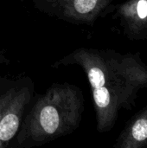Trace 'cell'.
<instances>
[{"mask_svg": "<svg viewBox=\"0 0 147 148\" xmlns=\"http://www.w3.org/2000/svg\"><path fill=\"white\" fill-rule=\"evenodd\" d=\"M84 110L85 98L79 87L52 84L26 112L13 147H40L71 134L79 127Z\"/></svg>", "mask_w": 147, "mask_h": 148, "instance_id": "obj_1", "label": "cell"}, {"mask_svg": "<svg viewBox=\"0 0 147 148\" xmlns=\"http://www.w3.org/2000/svg\"><path fill=\"white\" fill-rule=\"evenodd\" d=\"M35 86L29 77L13 82L0 92V148L14 141L32 101Z\"/></svg>", "mask_w": 147, "mask_h": 148, "instance_id": "obj_2", "label": "cell"}, {"mask_svg": "<svg viewBox=\"0 0 147 148\" xmlns=\"http://www.w3.org/2000/svg\"><path fill=\"white\" fill-rule=\"evenodd\" d=\"M39 11L72 24L93 25L116 0H30Z\"/></svg>", "mask_w": 147, "mask_h": 148, "instance_id": "obj_3", "label": "cell"}, {"mask_svg": "<svg viewBox=\"0 0 147 148\" xmlns=\"http://www.w3.org/2000/svg\"><path fill=\"white\" fill-rule=\"evenodd\" d=\"M125 36L130 40L147 38V0H126L123 3L112 6Z\"/></svg>", "mask_w": 147, "mask_h": 148, "instance_id": "obj_4", "label": "cell"}, {"mask_svg": "<svg viewBox=\"0 0 147 148\" xmlns=\"http://www.w3.org/2000/svg\"><path fill=\"white\" fill-rule=\"evenodd\" d=\"M147 147V105L134 114L116 140L115 148H143Z\"/></svg>", "mask_w": 147, "mask_h": 148, "instance_id": "obj_5", "label": "cell"}, {"mask_svg": "<svg viewBox=\"0 0 147 148\" xmlns=\"http://www.w3.org/2000/svg\"><path fill=\"white\" fill-rule=\"evenodd\" d=\"M13 82L7 80L5 78H0V92H2L3 90H4L5 88H7Z\"/></svg>", "mask_w": 147, "mask_h": 148, "instance_id": "obj_6", "label": "cell"}, {"mask_svg": "<svg viewBox=\"0 0 147 148\" xmlns=\"http://www.w3.org/2000/svg\"><path fill=\"white\" fill-rule=\"evenodd\" d=\"M8 62H9V58L6 56L4 51L0 49V66H2L3 64H7Z\"/></svg>", "mask_w": 147, "mask_h": 148, "instance_id": "obj_7", "label": "cell"}]
</instances>
